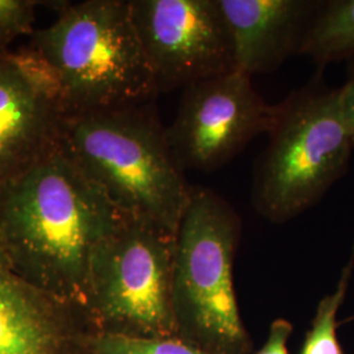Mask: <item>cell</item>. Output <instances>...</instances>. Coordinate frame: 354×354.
Instances as JSON below:
<instances>
[{
  "instance_id": "obj_1",
  "label": "cell",
  "mask_w": 354,
  "mask_h": 354,
  "mask_svg": "<svg viewBox=\"0 0 354 354\" xmlns=\"http://www.w3.org/2000/svg\"><path fill=\"white\" fill-rule=\"evenodd\" d=\"M125 215L59 143L0 190V244L29 283L87 313L93 256Z\"/></svg>"
},
{
  "instance_id": "obj_2",
  "label": "cell",
  "mask_w": 354,
  "mask_h": 354,
  "mask_svg": "<svg viewBox=\"0 0 354 354\" xmlns=\"http://www.w3.org/2000/svg\"><path fill=\"white\" fill-rule=\"evenodd\" d=\"M64 152L124 214L177 232L193 192L155 102L64 115Z\"/></svg>"
},
{
  "instance_id": "obj_3",
  "label": "cell",
  "mask_w": 354,
  "mask_h": 354,
  "mask_svg": "<svg viewBox=\"0 0 354 354\" xmlns=\"http://www.w3.org/2000/svg\"><path fill=\"white\" fill-rule=\"evenodd\" d=\"M29 48L55 70L64 115L140 105L159 95L130 0L62 1Z\"/></svg>"
},
{
  "instance_id": "obj_4",
  "label": "cell",
  "mask_w": 354,
  "mask_h": 354,
  "mask_svg": "<svg viewBox=\"0 0 354 354\" xmlns=\"http://www.w3.org/2000/svg\"><path fill=\"white\" fill-rule=\"evenodd\" d=\"M269 142L254 165L252 205L272 223H283L317 205L346 172L354 137L342 88L319 79L276 105Z\"/></svg>"
},
{
  "instance_id": "obj_5",
  "label": "cell",
  "mask_w": 354,
  "mask_h": 354,
  "mask_svg": "<svg viewBox=\"0 0 354 354\" xmlns=\"http://www.w3.org/2000/svg\"><path fill=\"white\" fill-rule=\"evenodd\" d=\"M241 219L214 190L193 187L176 232V337L206 354H251L234 285Z\"/></svg>"
},
{
  "instance_id": "obj_6",
  "label": "cell",
  "mask_w": 354,
  "mask_h": 354,
  "mask_svg": "<svg viewBox=\"0 0 354 354\" xmlns=\"http://www.w3.org/2000/svg\"><path fill=\"white\" fill-rule=\"evenodd\" d=\"M176 232L125 215L93 256L87 314L96 333L176 336L174 269Z\"/></svg>"
},
{
  "instance_id": "obj_7",
  "label": "cell",
  "mask_w": 354,
  "mask_h": 354,
  "mask_svg": "<svg viewBox=\"0 0 354 354\" xmlns=\"http://www.w3.org/2000/svg\"><path fill=\"white\" fill-rule=\"evenodd\" d=\"M276 105L260 96L252 76L239 70L183 89L167 140L184 171L212 172L234 159L257 136L269 131Z\"/></svg>"
},
{
  "instance_id": "obj_8",
  "label": "cell",
  "mask_w": 354,
  "mask_h": 354,
  "mask_svg": "<svg viewBox=\"0 0 354 354\" xmlns=\"http://www.w3.org/2000/svg\"><path fill=\"white\" fill-rule=\"evenodd\" d=\"M130 8L159 93L236 70L218 0H130Z\"/></svg>"
},
{
  "instance_id": "obj_9",
  "label": "cell",
  "mask_w": 354,
  "mask_h": 354,
  "mask_svg": "<svg viewBox=\"0 0 354 354\" xmlns=\"http://www.w3.org/2000/svg\"><path fill=\"white\" fill-rule=\"evenodd\" d=\"M87 313L29 283L0 244V354H88Z\"/></svg>"
},
{
  "instance_id": "obj_10",
  "label": "cell",
  "mask_w": 354,
  "mask_h": 354,
  "mask_svg": "<svg viewBox=\"0 0 354 354\" xmlns=\"http://www.w3.org/2000/svg\"><path fill=\"white\" fill-rule=\"evenodd\" d=\"M235 51L236 70L247 75L277 70L299 54L322 0H218Z\"/></svg>"
},
{
  "instance_id": "obj_11",
  "label": "cell",
  "mask_w": 354,
  "mask_h": 354,
  "mask_svg": "<svg viewBox=\"0 0 354 354\" xmlns=\"http://www.w3.org/2000/svg\"><path fill=\"white\" fill-rule=\"evenodd\" d=\"M64 113L0 53V190L61 140Z\"/></svg>"
},
{
  "instance_id": "obj_12",
  "label": "cell",
  "mask_w": 354,
  "mask_h": 354,
  "mask_svg": "<svg viewBox=\"0 0 354 354\" xmlns=\"http://www.w3.org/2000/svg\"><path fill=\"white\" fill-rule=\"evenodd\" d=\"M299 54L322 66L354 57V0H322Z\"/></svg>"
},
{
  "instance_id": "obj_13",
  "label": "cell",
  "mask_w": 354,
  "mask_h": 354,
  "mask_svg": "<svg viewBox=\"0 0 354 354\" xmlns=\"http://www.w3.org/2000/svg\"><path fill=\"white\" fill-rule=\"evenodd\" d=\"M354 269V245L351 259L342 269L340 281L333 292L327 294L317 304L299 354H344L337 337V314L349 289Z\"/></svg>"
},
{
  "instance_id": "obj_14",
  "label": "cell",
  "mask_w": 354,
  "mask_h": 354,
  "mask_svg": "<svg viewBox=\"0 0 354 354\" xmlns=\"http://www.w3.org/2000/svg\"><path fill=\"white\" fill-rule=\"evenodd\" d=\"M88 354H206L176 336L127 337L95 333Z\"/></svg>"
},
{
  "instance_id": "obj_15",
  "label": "cell",
  "mask_w": 354,
  "mask_h": 354,
  "mask_svg": "<svg viewBox=\"0 0 354 354\" xmlns=\"http://www.w3.org/2000/svg\"><path fill=\"white\" fill-rule=\"evenodd\" d=\"M36 0H0V53L20 36L35 33Z\"/></svg>"
},
{
  "instance_id": "obj_16",
  "label": "cell",
  "mask_w": 354,
  "mask_h": 354,
  "mask_svg": "<svg viewBox=\"0 0 354 354\" xmlns=\"http://www.w3.org/2000/svg\"><path fill=\"white\" fill-rule=\"evenodd\" d=\"M292 332V324L286 319L272 322L266 344L254 354H289L288 342Z\"/></svg>"
},
{
  "instance_id": "obj_17",
  "label": "cell",
  "mask_w": 354,
  "mask_h": 354,
  "mask_svg": "<svg viewBox=\"0 0 354 354\" xmlns=\"http://www.w3.org/2000/svg\"><path fill=\"white\" fill-rule=\"evenodd\" d=\"M342 88V100L344 113L346 117V121L352 130L354 137V70L352 75L345 82Z\"/></svg>"
}]
</instances>
